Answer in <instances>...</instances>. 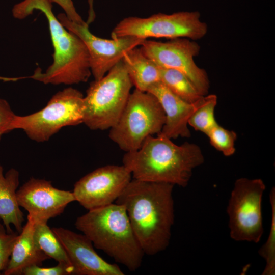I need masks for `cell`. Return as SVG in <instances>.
<instances>
[{"instance_id": "obj_1", "label": "cell", "mask_w": 275, "mask_h": 275, "mask_svg": "<svg viewBox=\"0 0 275 275\" xmlns=\"http://www.w3.org/2000/svg\"><path fill=\"white\" fill-rule=\"evenodd\" d=\"M174 185L131 179L115 203L123 205L145 254L169 245L174 223Z\"/></svg>"}, {"instance_id": "obj_2", "label": "cell", "mask_w": 275, "mask_h": 275, "mask_svg": "<svg viewBox=\"0 0 275 275\" xmlns=\"http://www.w3.org/2000/svg\"><path fill=\"white\" fill-rule=\"evenodd\" d=\"M204 161L197 144L185 142L178 145L160 134L148 136L139 149L125 152L122 159L133 179L182 187L188 185L193 170Z\"/></svg>"}, {"instance_id": "obj_3", "label": "cell", "mask_w": 275, "mask_h": 275, "mask_svg": "<svg viewBox=\"0 0 275 275\" xmlns=\"http://www.w3.org/2000/svg\"><path fill=\"white\" fill-rule=\"evenodd\" d=\"M50 0H23L12 9L13 16L22 19L34 10L42 12L48 23L54 48L53 61L46 71L37 69L28 77L45 84L70 85L86 82L91 75L89 56L82 41L65 28L52 11Z\"/></svg>"}, {"instance_id": "obj_4", "label": "cell", "mask_w": 275, "mask_h": 275, "mask_svg": "<svg viewBox=\"0 0 275 275\" xmlns=\"http://www.w3.org/2000/svg\"><path fill=\"white\" fill-rule=\"evenodd\" d=\"M74 225L95 248L129 270L141 266L145 254L123 205L115 203L88 210L76 218Z\"/></svg>"}, {"instance_id": "obj_5", "label": "cell", "mask_w": 275, "mask_h": 275, "mask_svg": "<svg viewBox=\"0 0 275 275\" xmlns=\"http://www.w3.org/2000/svg\"><path fill=\"white\" fill-rule=\"evenodd\" d=\"M132 86L121 61L103 77L90 84L84 97L83 123L93 130H105L114 126L125 107Z\"/></svg>"}, {"instance_id": "obj_6", "label": "cell", "mask_w": 275, "mask_h": 275, "mask_svg": "<svg viewBox=\"0 0 275 275\" xmlns=\"http://www.w3.org/2000/svg\"><path fill=\"white\" fill-rule=\"evenodd\" d=\"M165 122L163 110L155 96L136 89L131 92L108 137L125 152L139 149L145 139L159 133Z\"/></svg>"}, {"instance_id": "obj_7", "label": "cell", "mask_w": 275, "mask_h": 275, "mask_svg": "<svg viewBox=\"0 0 275 275\" xmlns=\"http://www.w3.org/2000/svg\"><path fill=\"white\" fill-rule=\"evenodd\" d=\"M84 97L81 92L72 87L60 91L41 110L16 115L14 130H22L34 141H47L62 128L83 123Z\"/></svg>"}, {"instance_id": "obj_8", "label": "cell", "mask_w": 275, "mask_h": 275, "mask_svg": "<svg viewBox=\"0 0 275 275\" xmlns=\"http://www.w3.org/2000/svg\"><path fill=\"white\" fill-rule=\"evenodd\" d=\"M208 26L198 11H181L172 14L157 13L143 18L130 16L119 22L111 33L113 39L134 37L174 39L185 38L196 40L207 34Z\"/></svg>"}, {"instance_id": "obj_9", "label": "cell", "mask_w": 275, "mask_h": 275, "mask_svg": "<svg viewBox=\"0 0 275 275\" xmlns=\"http://www.w3.org/2000/svg\"><path fill=\"white\" fill-rule=\"evenodd\" d=\"M266 186L260 178L237 179L227 208L231 238L258 243L263 234L262 201Z\"/></svg>"}, {"instance_id": "obj_10", "label": "cell", "mask_w": 275, "mask_h": 275, "mask_svg": "<svg viewBox=\"0 0 275 275\" xmlns=\"http://www.w3.org/2000/svg\"><path fill=\"white\" fill-rule=\"evenodd\" d=\"M140 46L144 54L160 68L181 72L201 95H207L210 88L207 73L194 60L200 51V46L196 42L185 38L171 39L166 42L146 39Z\"/></svg>"}, {"instance_id": "obj_11", "label": "cell", "mask_w": 275, "mask_h": 275, "mask_svg": "<svg viewBox=\"0 0 275 275\" xmlns=\"http://www.w3.org/2000/svg\"><path fill=\"white\" fill-rule=\"evenodd\" d=\"M123 164L99 167L86 175L74 185L75 201L88 210L114 203L131 180Z\"/></svg>"}, {"instance_id": "obj_12", "label": "cell", "mask_w": 275, "mask_h": 275, "mask_svg": "<svg viewBox=\"0 0 275 275\" xmlns=\"http://www.w3.org/2000/svg\"><path fill=\"white\" fill-rule=\"evenodd\" d=\"M57 18L68 30L77 36L85 44L89 56L91 75L95 80L103 77L121 61L130 49L140 46L145 40L134 37H124L107 39L93 34L87 22L80 24L70 20L65 13Z\"/></svg>"}, {"instance_id": "obj_13", "label": "cell", "mask_w": 275, "mask_h": 275, "mask_svg": "<svg viewBox=\"0 0 275 275\" xmlns=\"http://www.w3.org/2000/svg\"><path fill=\"white\" fill-rule=\"evenodd\" d=\"M20 207L28 212L35 223L46 222L61 214L75 201L72 191L54 187L50 181L32 177L17 190Z\"/></svg>"}, {"instance_id": "obj_14", "label": "cell", "mask_w": 275, "mask_h": 275, "mask_svg": "<svg viewBox=\"0 0 275 275\" xmlns=\"http://www.w3.org/2000/svg\"><path fill=\"white\" fill-rule=\"evenodd\" d=\"M66 251L75 275H124L116 264L102 258L84 234L62 227L51 228Z\"/></svg>"}, {"instance_id": "obj_15", "label": "cell", "mask_w": 275, "mask_h": 275, "mask_svg": "<svg viewBox=\"0 0 275 275\" xmlns=\"http://www.w3.org/2000/svg\"><path fill=\"white\" fill-rule=\"evenodd\" d=\"M147 92L156 97L165 115L164 125L158 134L171 140L189 138V119L202 103L204 96L195 103L187 102L173 93L161 81L152 85Z\"/></svg>"}, {"instance_id": "obj_16", "label": "cell", "mask_w": 275, "mask_h": 275, "mask_svg": "<svg viewBox=\"0 0 275 275\" xmlns=\"http://www.w3.org/2000/svg\"><path fill=\"white\" fill-rule=\"evenodd\" d=\"M34 225L35 222L28 216L26 224L18 235L4 274H22L26 268L33 265L41 266L44 261L50 259L35 242Z\"/></svg>"}, {"instance_id": "obj_17", "label": "cell", "mask_w": 275, "mask_h": 275, "mask_svg": "<svg viewBox=\"0 0 275 275\" xmlns=\"http://www.w3.org/2000/svg\"><path fill=\"white\" fill-rule=\"evenodd\" d=\"M20 174L18 170L11 168L4 173L0 164V219L7 232H13L11 225L18 233L22 230L24 214L17 199Z\"/></svg>"}, {"instance_id": "obj_18", "label": "cell", "mask_w": 275, "mask_h": 275, "mask_svg": "<svg viewBox=\"0 0 275 275\" xmlns=\"http://www.w3.org/2000/svg\"><path fill=\"white\" fill-rule=\"evenodd\" d=\"M121 61L135 89L147 92L152 85L161 81L160 67L140 47L127 51Z\"/></svg>"}, {"instance_id": "obj_19", "label": "cell", "mask_w": 275, "mask_h": 275, "mask_svg": "<svg viewBox=\"0 0 275 275\" xmlns=\"http://www.w3.org/2000/svg\"><path fill=\"white\" fill-rule=\"evenodd\" d=\"M34 239L38 248L50 259L71 266L65 250L47 223H35Z\"/></svg>"}, {"instance_id": "obj_20", "label": "cell", "mask_w": 275, "mask_h": 275, "mask_svg": "<svg viewBox=\"0 0 275 275\" xmlns=\"http://www.w3.org/2000/svg\"><path fill=\"white\" fill-rule=\"evenodd\" d=\"M161 82L173 93L189 103L201 99V95L191 82L181 72L172 69L160 68Z\"/></svg>"}, {"instance_id": "obj_21", "label": "cell", "mask_w": 275, "mask_h": 275, "mask_svg": "<svg viewBox=\"0 0 275 275\" xmlns=\"http://www.w3.org/2000/svg\"><path fill=\"white\" fill-rule=\"evenodd\" d=\"M217 101V97L216 95L204 96L202 103L190 117L188 125L195 130L207 135L218 124L214 116Z\"/></svg>"}, {"instance_id": "obj_22", "label": "cell", "mask_w": 275, "mask_h": 275, "mask_svg": "<svg viewBox=\"0 0 275 275\" xmlns=\"http://www.w3.org/2000/svg\"><path fill=\"white\" fill-rule=\"evenodd\" d=\"M271 209V225L265 243L258 251L259 255L265 261V266L262 275L275 274V188L272 187L269 194Z\"/></svg>"}, {"instance_id": "obj_23", "label": "cell", "mask_w": 275, "mask_h": 275, "mask_svg": "<svg viewBox=\"0 0 275 275\" xmlns=\"http://www.w3.org/2000/svg\"><path fill=\"white\" fill-rule=\"evenodd\" d=\"M206 135L211 145L225 156H230L235 153L237 134L234 131L228 130L217 124Z\"/></svg>"}, {"instance_id": "obj_24", "label": "cell", "mask_w": 275, "mask_h": 275, "mask_svg": "<svg viewBox=\"0 0 275 275\" xmlns=\"http://www.w3.org/2000/svg\"><path fill=\"white\" fill-rule=\"evenodd\" d=\"M17 236L13 232H7L0 223V273L7 267Z\"/></svg>"}, {"instance_id": "obj_25", "label": "cell", "mask_w": 275, "mask_h": 275, "mask_svg": "<svg viewBox=\"0 0 275 275\" xmlns=\"http://www.w3.org/2000/svg\"><path fill=\"white\" fill-rule=\"evenodd\" d=\"M24 275H70L73 274V268L71 265L58 263L53 267H41L39 265L29 266L22 272Z\"/></svg>"}, {"instance_id": "obj_26", "label": "cell", "mask_w": 275, "mask_h": 275, "mask_svg": "<svg viewBox=\"0 0 275 275\" xmlns=\"http://www.w3.org/2000/svg\"><path fill=\"white\" fill-rule=\"evenodd\" d=\"M16 115L8 101L0 97V141L4 134L14 130Z\"/></svg>"}, {"instance_id": "obj_27", "label": "cell", "mask_w": 275, "mask_h": 275, "mask_svg": "<svg viewBox=\"0 0 275 275\" xmlns=\"http://www.w3.org/2000/svg\"><path fill=\"white\" fill-rule=\"evenodd\" d=\"M59 5L64 11L67 18L71 21L80 24L86 22L77 12L72 0H50Z\"/></svg>"}]
</instances>
